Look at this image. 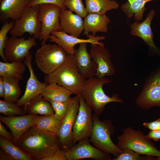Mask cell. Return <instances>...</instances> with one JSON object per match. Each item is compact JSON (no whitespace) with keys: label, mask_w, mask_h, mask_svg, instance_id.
<instances>
[{"label":"cell","mask_w":160,"mask_h":160,"mask_svg":"<svg viewBox=\"0 0 160 160\" xmlns=\"http://www.w3.org/2000/svg\"><path fill=\"white\" fill-rule=\"evenodd\" d=\"M15 145L33 160H41L60 148L56 135L35 126L27 130Z\"/></svg>","instance_id":"obj_1"},{"label":"cell","mask_w":160,"mask_h":160,"mask_svg":"<svg viewBox=\"0 0 160 160\" xmlns=\"http://www.w3.org/2000/svg\"><path fill=\"white\" fill-rule=\"evenodd\" d=\"M44 80L47 84L55 82L78 95L86 80L79 71L74 55L69 54L64 63L51 73L45 75Z\"/></svg>","instance_id":"obj_2"},{"label":"cell","mask_w":160,"mask_h":160,"mask_svg":"<svg viewBox=\"0 0 160 160\" xmlns=\"http://www.w3.org/2000/svg\"><path fill=\"white\" fill-rule=\"evenodd\" d=\"M111 82V81L105 77L102 78L93 77L85 80L80 94L87 104L97 115L100 114L103 112L105 105L108 103H123L117 95L113 94L110 97L105 93L103 89V85Z\"/></svg>","instance_id":"obj_3"},{"label":"cell","mask_w":160,"mask_h":160,"mask_svg":"<svg viewBox=\"0 0 160 160\" xmlns=\"http://www.w3.org/2000/svg\"><path fill=\"white\" fill-rule=\"evenodd\" d=\"M68 55L63 48L57 44H45L37 49L34 60L38 68L47 75L62 65Z\"/></svg>","instance_id":"obj_4"},{"label":"cell","mask_w":160,"mask_h":160,"mask_svg":"<svg viewBox=\"0 0 160 160\" xmlns=\"http://www.w3.org/2000/svg\"><path fill=\"white\" fill-rule=\"evenodd\" d=\"M117 146L120 149L129 148L141 154L151 156H160V151L148 139L146 135L139 131L131 128L124 130L123 134L118 137Z\"/></svg>","instance_id":"obj_5"},{"label":"cell","mask_w":160,"mask_h":160,"mask_svg":"<svg viewBox=\"0 0 160 160\" xmlns=\"http://www.w3.org/2000/svg\"><path fill=\"white\" fill-rule=\"evenodd\" d=\"M93 127L89 141L99 150L117 156L122 150L112 141L111 138V124L109 121H101L99 115H92Z\"/></svg>","instance_id":"obj_6"},{"label":"cell","mask_w":160,"mask_h":160,"mask_svg":"<svg viewBox=\"0 0 160 160\" xmlns=\"http://www.w3.org/2000/svg\"><path fill=\"white\" fill-rule=\"evenodd\" d=\"M39 5L28 6L23 10L21 17L15 21L13 28L9 31L11 36L21 37L28 33L35 39H39L41 24L38 15Z\"/></svg>","instance_id":"obj_7"},{"label":"cell","mask_w":160,"mask_h":160,"mask_svg":"<svg viewBox=\"0 0 160 160\" xmlns=\"http://www.w3.org/2000/svg\"><path fill=\"white\" fill-rule=\"evenodd\" d=\"M39 5L38 18L41 24L39 40L41 45L46 44L51 33L62 31L60 23V15L61 9L58 6L51 4Z\"/></svg>","instance_id":"obj_8"},{"label":"cell","mask_w":160,"mask_h":160,"mask_svg":"<svg viewBox=\"0 0 160 160\" xmlns=\"http://www.w3.org/2000/svg\"><path fill=\"white\" fill-rule=\"evenodd\" d=\"M136 103L144 108L160 107V66L146 78Z\"/></svg>","instance_id":"obj_9"},{"label":"cell","mask_w":160,"mask_h":160,"mask_svg":"<svg viewBox=\"0 0 160 160\" xmlns=\"http://www.w3.org/2000/svg\"><path fill=\"white\" fill-rule=\"evenodd\" d=\"M78 95L79 107L73 129V145L80 140L89 139L93 125V109L87 104L80 94Z\"/></svg>","instance_id":"obj_10"},{"label":"cell","mask_w":160,"mask_h":160,"mask_svg":"<svg viewBox=\"0 0 160 160\" xmlns=\"http://www.w3.org/2000/svg\"><path fill=\"white\" fill-rule=\"evenodd\" d=\"M35 39L31 37L27 39L14 36L8 38L4 50L6 59L11 62L23 61L30 53V50L36 45Z\"/></svg>","instance_id":"obj_11"},{"label":"cell","mask_w":160,"mask_h":160,"mask_svg":"<svg viewBox=\"0 0 160 160\" xmlns=\"http://www.w3.org/2000/svg\"><path fill=\"white\" fill-rule=\"evenodd\" d=\"M79 107L78 95L73 97V102L68 112L63 119L57 135L58 137L60 148L66 151L73 146V129Z\"/></svg>","instance_id":"obj_12"},{"label":"cell","mask_w":160,"mask_h":160,"mask_svg":"<svg viewBox=\"0 0 160 160\" xmlns=\"http://www.w3.org/2000/svg\"><path fill=\"white\" fill-rule=\"evenodd\" d=\"M155 15L154 10H150L144 20L141 23L135 21L130 26L131 34L142 39L148 47V55L160 56V49L156 45L153 40V33L151 26Z\"/></svg>","instance_id":"obj_13"},{"label":"cell","mask_w":160,"mask_h":160,"mask_svg":"<svg viewBox=\"0 0 160 160\" xmlns=\"http://www.w3.org/2000/svg\"><path fill=\"white\" fill-rule=\"evenodd\" d=\"M89 38L84 39L68 34L63 31L52 32L49 37V40L55 42L61 46L65 50L68 55H73L75 49L74 47L76 44L83 43L95 44L103 47L104 44L99 42L105 38L104 36H94L91 34L86 35Z\"/></svg>","instance_id":"obj_14"},{"label":"cell","mask_w":160,"mask_h":160,"mask_svg":"<svg viewBox=\"0 0 160 160\" xmlns=\"http://www.w3.org/2000/svg\"><path fill=\"white\" fill-rule=\"evenodd\" d=\"M89 139H85L78 142L76 144L65 151L67 160H79L89 158L95 160H110L108 153L92 146Z\"/></svg>","instance_id":"obj_15"},{"label":"cell","mask_w":160,"mask_h":160,"mask_svg":"<svg viewBox=\"0 0 160 160\" xmlns=\"http://www.w3.org/2000/svg\"><path fill=\"white\" fill-rule=\"evenodd\" d=\"M32 59V55L30 53L23 60V62L29 70L30 75L23 95L16 102L18 106H24L25 114L26 107L28 103L34 97L39 95L48 84L45 82H41L36 77L31 65Z\"/></svg>","instance_id":"obj_16"},{"label":"cell","mask_w":160,"mask_h":160,"mask_svg":"<svg viewBox=\"0 0 160 160\" xmlns=\"http://www.w3.org/2000/svg\"><path fill=\"white\" fill-rule=\"evenodd\" d=\"M89 54L97 65L95 76L99 78L111 76L114 74L116 69L111 60V55L104 47L91 44Z\"/></svg>","instance_id":"obj_17"},{"label":"cell","mask_w":160,"mask_h":160,"mask_svg":"<svg viewBox=\"0 0 160 160\" xmlns=\"http://www.w3.org/2000/svg\"><path fill=\"white\" fill-rule=\"evenodd\" d=\"M37 115L28 114L17 116L0 115V120L10 129L13 137V143L15 144L24 133L33 126V121Z\"/></svg>","instance_id":"obj_18"},{"label":"cell","mask_w":160,"mask_h":160,"mask_svg":"<svg viewBox=\"0 0 160 160\" xmlns=\"http://www.w3.org/2000/svg\"><path fill=\"white\" fill-rule=\"evenodd\" d=\"M87 43L80 44L78 49H75L73 54L79 71L85 80L94 77L97 68V64L88 52Z\"/></svg>","instance_id":"obj_19"},{"label":"cell","mask_w":160,"mask_h":160,"mask_svg":"<svg viewBox=\"0 0 160 160\" xmlns=\"http://www.w3.org/2000/svg\"><path fill=\"white\" fill-rule=\"evenodd\" d=\"M59 18L62 30L71 35L79 38L84 29L82 17L65 9H61Z\"/></svg>","instance_id":"obj_20"},{"label":"cell","mask_w":160,"mask_h":160,"mask_svg":"<svg viewBox=\"0 0 160 160\" xmlns=\"http://www.w3.org/2000/svg\"><path fill=\"white\" fill-rule=\"evenodd\" d=\"M33 0H3L0 2V20L9 19L15 21L21 16L24 9Z\"/></svg>","instance_id":"obj_21"},{"label":"cell","mask_w":160,"mask_h":160,"mask_svg":"<svg viewBox=\"0 0 160 160\" xmlns=\"http://www.w3.org/2000/svg\"><path fill=\"white\" fill-rule=\"evenodd\" d=\"M111 22L109 18L105 14L87 13L84 20L83 34L86 36L91 32L96 36L98 32H107L108 25Z\"/></svg>","instance_id":"obj_22"},{"label":"cell","mask_w":160,"mask_h":160,"mask_svg":"<svg viewBox=\"0 0 160 160\" xmlns=\"http://www.w3.org/2000/svg\"><path fill=\"white\" fill-rule=\"evenodd\" d=\"M0 160H33L12 141L0 135Z\"/></svg>","instance_id":"obj_23"},{"label":"cell","mask_w":160,"mask_h":160,"mask_svg":"<svg viewBox=\"0 0 160 160\" xmlns=\"http://www.w3.org/2000/svg\"><path fill=\"white\" fill-rule=\"evenodd\" d=\"M72 93L55 82L48 84L40 94L44 98L54 102H64L70 100Z\"/></svg>","instance_id":"obj_24"},{"label":"cell","mask_w":160,"mask_h":160,"mask_svg":"<svg viewBox=\"0 0 160 160\" xmlns=\"http://www.w3.org/2000/svg\"><path fill=\"white\" fill-rule=\"evenodd\" d=\"M127 0L121 5V9L126 15L127 20L133 16L135 21L140 22L143 20V14L146 10L145 4L149 1L158 0Z\"/></svg>","instance_id":"obj_25"},{"label":"cell","mask_w":160,"mask_h":160,"mask_svg":"<svg viewBox=\"0 0 160 160\" xmlns=\"http://www.w3.org/2000/svg\"><path fill=\"white\" fill-rule=\"evenodd\" d=\"M55 113L51 103L40 94L28 103L25 110L26 114H29L52 115Z\"/></svg>","instance_id":"obj_26"},{"label":"cell","mask_w":160,"mask_h":160,"mask_svg":"<svg viewBox=\"0 0 160 160\" xmlns=\"http://www.w3.org/2000/svg\"><path fill=\"white\" fill-rule=\"evenodd\" d=\"M63 119L52 115H36L33 122V126L57 135Z\"/></svg>","instance_id":"obj_27"},{"label":"cell","mask_w":160,"mask_h":160,"mask_svg":"<svg viewBox=\"0 0 160 160\" xmlns=\"http://www.w3.org/2000/svg\"><path fill=\"white\" fill-rule=\"evenodd\" d=\"M84 0L88 13L105 14L107 12L117 9L119 7V4L114 0Z\"/></svg>","instance_id":"obj_28"},{"label":"cell","mask_w":160,"mask_h":160,"mask_svg":"<svg viewBox=\"0 0 160 160\" xmlns=\"http://www.w3.org/2000/svg\"><path fill=\"white\" fill-rule=\"evenodd\" d=\"M26 66L23 61L9 63L0 62V76H11L22 80V75L26 70Z\"/></svg>","instance_id":"obj_29"},{"label":"cell","mask_w":160,"mask_h":160,"mask_svg":"<svg viewBox=\"0 0 160 160\" xmlns=\"http://www.w3.org/2000/svg\"><path fill=\"white\" fill-rule=\"evenodd\" d=\"M4 87V100L16 103L21 94L19 79L11 76H3Z\"/></svg>","instance_id":"obj_30"},{"label":"cell","mask_w":160,"mask_h":160,"mask_svg":"<svg viewBox=\"0 0 160 160\" xmlns=\"http://www.w3.org/2000/svg\"><path fill=\"white\" fill-rule=\"evenodd\" d=\"M0 113L7 116L15 115L21 116L25 114L24 109H22L16 103L4 100H0Z\"/></svg>","instance_id":"obj_31"},{"label":"cell","mask_w":160,"mask_h":160,"mask_svg":"<svg viewBox=\"0 0 160 160\" xmlns=\"http://www.w3.org/2000/svg\"><path fill=\"white\" fill-rule=\"evenodd\" d=\"M15 21L12 20L9 22L7 20L2 25L0 30V56L6 62H9L5 57L4 53V50L7 39V36L8 32L13 28Z\"/></svg>","instance_id":"obj_32"},{"label":"cell","mask_w":160,"mask_h":160,"mask_svg":"<svg viewBox=\"0 0 160 160\" xmlns=\"http://www.w3.org/2000/svg\"><path fill=\"white\" fill-rule=\"evenodd\" d=\"M47 100L51 104L55 112L54 115L63 119L67 114L71 106L73 97H71L70 100L64 102H56L50 100Z\"/></svg>","instance_id":"obj_33"},{"label":"cell","mask_w":160,"mask_h":160,"mask_svg":"<svg viewBox=\"0 0 160 160\" xmlns=\"http://www.w3.org/2000/svg\"><path fill=\"white\" fill-rule=\"evenodd\" d=\"M64 5L67 9L82 18H84L88 13L82 0H64Z\"/></svg>","instance_id":"obj_34"},{"label":"cell","mask_w":160,"mask_h":160,"mask_svg":"<svg viewBox=\"0 0 160 160\" xmlns=\"http://www.w3.org/2000/svg\"><path fill=\"white\" fill-rule=\"evenodd\" d=\"M141 159L139 154L129 148L122 150L113 160H137Z\"/></svg>","instance_id":"obj_35"},{"label":"cell","mask_w":160,"mask_h":160,"mask_svg":"<svg viewBox=\"0 0 160 160\" xmlns=\"http://www.w3.org/2000/svg\"><path fill=\"white\" fill-rule=\"evenodd\" d=\"M64 0H33L28 6L31 7L43 4H51L59 7L61 9H66L64 5Z\"/></svg>","instance_id":"obj_36"},{"label":"cell","mask_w":160,"mask_h":160,"mask_svg":"<svg viewBox=\"0 0 160 160\" xmlns=\"http://www.w3.org/2000/svg\"><path fill=\"white\" fill-rule=\"evenodd\" d=\"M41 160H67V159L65 155V151L60 148L53 154L43 158Z\"/></svg>","instance_id":"obj_37"},{"label":"cell","mask_w":160,"mask_h":160,"mask_svg":"<svg viewBox=\"0 0 160 160\" xmlns=\"http://www.w3.org/2000/svg\"><path fill=\"white\" fill-rule=\"evenodd\" d=\"M143 125L151 130H160V118L151 122L144 123Z\"/></svg>","instance_id":"obj_38"},{"label":"cell","mask_w":160,"mask_h":160,"mask_svg":"<svg viewBox=\"0 0 160 160\" xmlns=\"http://www.w3.org/2000/svg\"><path fill=\"white\" fill-rule=\"evenodd\" d=\"M0 135L13 142V137L12 134H11L7 131L1 121L0 122Z\"/></svg>","instance_id":"obj_39"},{"label":"cell","mask_w":160,"mask_h":160,"mask_svg":"<svg viewBox=\"0 0 160 160\" xmlns=\"http://www.w3.org/2000/svg\"><path fill=\"white\" fill-rule=\"evenodd\" d=\"M146 136L149 139H152L157 141L160 139V130H151Z\"/></svg>","instance_id":"obj_40"},{"label":"cell","mask_w":160,"mask_h":160,"mask_svg":"<svg viewBox=\"0 0 160 160\" xmlns=\"http://www.w3.org/2000/svg\"><path fill=\"white\" fill-rule=\"evenodd\" d=\"M4 84L3 77L0 76V97H4Z\"/></svg>","instance_id":"obj_41"},{"label":"cell","mask_w":160,"mask_h":160,"mask_svg":"<svg viewBox=\"0 0 160 160\" xmlns=\"http://www.w3.org/2000/svg\"><path fill=\"white\" fill-rule=\"evenodd\" d=\"M160 151V149L159 150ZM157 159L158 160H160V156L157 157Z\"/></svg>","instance_id":"obj_42"},{"label":"cell","mask_w":160,"mask_h":160,"mask_svg":"<svg viewBox=\"0 0 160 160\" xmlns=\"http://www.w3.org/2000/svg\"><path fill=\"white\" fill-rule=\"evenodd\" d=\"M3 0H0V1H2Z\"/></svg>","instance_id":"obj_43"}]
</instances>
